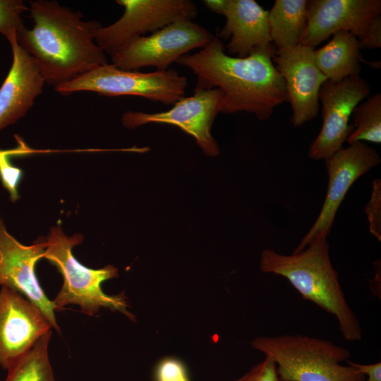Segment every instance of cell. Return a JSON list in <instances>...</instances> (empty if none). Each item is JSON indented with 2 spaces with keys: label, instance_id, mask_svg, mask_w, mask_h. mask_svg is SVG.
Masks as SVG:
<instances>
[{
  "label": "cell",
  "instance_id": "obj_2",
  "mask_svg": "<svg viewBox=\"0 0 381 381\" xmlns=\"http://www.w3.org/2000/svg\"><path fill=\"white\" fill-rule=\"evenodd\" d=\"M34 25L18 40L36 61L44 82L54 87L107 64L106 54L96 43L102 25L85 20L83 14L56 1L30 2Z\"/></svg>",
  "mask_w": 381,
  "mask_h": 381
},
{
  "label": "cell",
  "instance_id": "obj_14",
  "mask_svg": "<svg viewBox=\"0 0 381 381\" xmlns=\"http://www.w3.org/2000/svg\"><path fill=\"white\" fill-rule=\"evenodd\" d=\"M47 247L44 239L31 246L19 243L6 231L0 218V285L14 289L35 305L52 327L60 333L56 322V307L45 295L35 272L37 261L43 258Z\"/></svg>",
  "mask_w": 381,
  "mask_h": 381
},
{
  "label": "cell",
  "instance_id": "obj_9",
  "mask_svg": "<svg viewBox=\"0 0 381 381\" xmlns=\"http://www.w3.org/2000/svg\"><path fill=\"white\" fill-rule=\"evenodd\" d=\"M328 175L326 196L315 222L302 238L293 253L327 238L335 215L353 183L380 163L377 152L364 142H356L342 147L325 159Z\"/></svg>",
  "mask_w": 381,
  "mask_h": 381
},
{
  "label": "cell",
  "instance_id": "obj_22",
  "mask_svg": "<svg viewBox=\"0 0 381 381\" xmlns=\"http://www.w3.org/2000/svg\"><path fill=\"white\" fill-rule=\"evenodd\" d=\"M27 11L29 8L22 0H0V33L9 43L18 40L25 28L22 14Z\"/></svg>",
  "mask_w": 381,
  "mask_h": 381
},
{
  "label": "cell",
  "instance_id": "obj_18",
  "mask_svg": "<svg viewBox=\"0 0 381 381\" xmlns=\"http://www.w3.org/2000/svg\"><path fill=\"white\" fill-rule=\"evenodd\" d=\"M316 64L328 80L339 82L358 75L363 61L358 41L347 31L333 35L325 45L314 51Z\"/></svg>",
  "mask_w": 381,
  "mask_h": 381
},
{
  "label": "cell",
  "instance_id": "obj_4",
  "mask_svg": "<svg viewBox=\"0 0 381 381\" xmlns=\"http://www.w3.org/2000/svg\"><path fill=\"white\" fill-rule=\"evenodd\" d=\"M254 349L271 358L280 381H363L365 375L341 362L350 357L347 349L304 335L259 337Z\"/></svg>",
  "mask_w": 381,
  "mask_h": 381
},
{
  "label": "cell",
  "instance_id": "obj_6",
  "mask_svg": "<svg viewBox=\"0 0 381 381\" xmlns=\"http://www.w3.org/2000/svg\"><path fill=\"white\" fill-rule=\"evenodd\" d=\"M187 86V78L173 68L143 73L107 64L54 88L64 95L88 91L105 96L133 95L173 105L184 97Z\"/></svg>",
  "mask_w": 381,
  "mask_h": 381
},
{
  "label": "cell",
  "instance_id": "obj_25",
  "mask_svg": "<svg viewBox=\"0 0 381 381\" xmlns=\"http://www.w3.org/2000/svg\"><path fill=\"white\" fill-rule=\"evenodd\" d=\"M155 381H190L184 364L175 358L160 361L155 370Z\"/></svg>",
  "mask_w": 381,
  "mask_h": 381
},
{
  "label": "cell",
  "instance_id": "obj_24",
  "mask_svg": "<svg viewBox=\"0 0 381 381\" xmlns=\"http://www.w3.org/2000/svg\"><path fill=\"white\" fill-rule=\"evenodd\" d=\"M370 232L379 241H381V180L375 179L373 181V188L369 202L365 206Z\"/></svg>",
  "mask_w": 381,
  "mask_h": 381
},
{
  "label": "cell",
  "instance_id": "obj_19",
  "mask_svg": "<svg viewBox=\"0 0 381 381\" xmlns=\"http://www.w3.org/2000/svg\"><path fill=\"white\" fill-rule=\"evenodd\" d=\"M306 0H276L268 14L270 34L275 49L298 44L306 24Z\"/></svg>",
  "mask_w": 381,
  "mask_h": 381
},
{
  "label": "cell",
  "instance_id": "obj_13",
  "mask_svg": "<svg viewBox=\"0 0 381 381\" xmlns=\"http://www.w3.org/2000/svg\"><path fill=\"white\" fill-rule=\"evenodd\" d=\"M42 312L23 295L7 286L0 289V366L8 370L49 331Z\"/></svg>",
  "mask_w": 381,
  "mask_h": 381
},
{
  "label": "cell",
  "instance_id": "obj_15",
  "mask_svg": "<svg viewBox=\"0 0 381 381\" xmlns=\"http://www.w3.org/2000/svg\"><path fill=\"white\" fill-rule=\"evenodd\" d=\"M380 13V0L308 1L307 24L298 44L315 48L339 31L358 37Z\"/></svg>",
  "mask_w": 381,
  "mask_h": 381
},
{
  "label": "cell",
  "instance_id": "obj_28",
  "mask_svg": "<svg viewBox=\"0 0 381 381\" xmlns=\"http://www.w3.org/2000/svg\"><path fill=\"white\" fill-rule=\"evenodd\" d=\"M349 365H351L367 375L368 379L363 381H381V363L373 364H360L355 362L346 361Z\"/></svg>",
  "mask_w": 381,
  "mask_h": 381
},
{
  "label": "cell",
  "instance_id": "obj_20",
  "mask_svg": "<svg viewBox=\"0 0 381 381\" xmlns=\"http://www.w3.org/2000/svg\"><path fill=\"white\" fill-rule=\"evenodd\" d=\"M52 331L35 344L17 363L8 369L4 381H56L49 361L48 346Z\"/></svg>",
  "mask_w": 381,
  "mask_h": 381
},
{
  "label": "cell",
  "instance_id": "obj_5",
  "mask_svg": "<svg viewBox=\"0 0 381 381\" xmlns=\"http://www.w3.org/2000/svg\"><path fill=\"white\" fill-rule=\"evenodd\" d=\"M83 239V236L78 234L68 236L58 224L51 229L46 241L43 258L54 265L63 277L61 289L53 301L57 310L73 304L78 305L83 313L92 316L101 308H107L119 311L133 320L134 315L127 310L123 294L109 296L102 289V282L118 277V269L111 265L91 269L78 262L73 255V248Z\"/></svg>",
  "mask_w": 381,
  "mask_h": 381
},
{
  "label": "cell",
  "instance_id": "obj_10",
  "mask_svg": "<svg viewBox=\"0 0 381 381\" xmlns=\"http://www.w3.org/2000/svg\"><path fill=\"white\" fill-rule=\"evenodd\" d=\"M193 95L183 97L167 111L157 113L127 111L121 123L133 129L147 123H166L176 126L193 136L206 156L216 157L219 149L211 129L219 113L222 92L218 88L194 89Z\"/></svg>",
  "mask_w": 381,
  "mask_h": 381
},
{
  "label": "cell",
  "instance_id": "obj_12",
  "mask_svg": "<svg viewBox=\"0 0 381 381\" xmlns=\"http://www.w3.org/2000/svg\"><path fill=\"white\" fill-rule=\"evenodd\" d=\"M315 48L296 44L275 49L272 61L284 79L287 101L291 104V122L296 128L318 114L319 92L327 80L319 69Z\"/></svg>",
  "mask_w": 381,
  "mask_h": 381
},
{
  "label": "cell",
  "instance_id": "obj_29",
  "mask_svg": "<svg viewBox=\"0 0 381 381\" xmlns=\"http://www.w3.org/2000/svg\"><path fill=\"white\" fill-rule=\"evenodd\" d=\"M203 3L207 8L212 12L223 15L226 4V0H205L203 1Z\"/></svg>",
  "mask_w": 381,
  "mask_h": 381
},
{
  "label": "cell",
  "instance_id": "obj_16",
  "mask_svg": "<svg viewBox=\"0 0 381 381\" xmlns=\"http://www.w3.org/2000/svg\"><path fill=\"white\" fill-rule=\"evenodd\" d=\"M269 11L254 0H226L223 16L226 23L216 34L229 40L226 48L229 55L245 58L263 52H274L270 34Z\"/></svg>",
  "mask_w": 381,
  "mask_h": 381
},
{
  "label": "cell",
  "instance_id": "obj_3",
  "mask_svg": "<svg viewBox=\"0 0 381 381\" xmlns=\"http://www.w3.org/2000/svg\"><path fill=\"white\" fill-rule=\"evenodd\" d=\"M260 268L265 273L285 277L304 299L334 315L345 340L361 339L359 320L341 288L337 272L330 260L327 238L313 243L291 255H283L266 248L260 255Z\"/></svg>",
  "mask_w": 381,
  "mask_h": 381
},
{
  "label": "cell",
  "instance_id": "obj_23",
  "mask_svg": "<svg viewBox=\"0 0 381 381\" xmlns=\"http://www.w3.org/2000/svg\"><path fill=\"white\" fill-rule=\"evenodd\" d=\"M28 152V149L23 143L14 150H0V179L4 187L8 190L13 202L19 198L18 186L23 176V171L13 165L9 158L13 155H23Z\"/></svg>",
  "mask_w": 381,
  "mask_h": 381
},
{
  "label": "cell",
  "instance_id": "obj_7",
  "mask_svg": "<svg viewBox=\"0 0 381 381\" xmlns=\"http://www.w3.org/2000/svg\"><path fill=\"white\" fill-rule=\"evenodd\" d=\"M213 37L210 31L192 20H180L130 41L111 56V61L126 71L152 66L164 71L191 50L204 48Z\"/></svg>",
  "mask_w": 381,
  "mask_h": 381
},
{
  "label": "cell",
  "instance_id": "obj_1",
  "mask_svg": "<svg viewBox=\"0 0 381 381\" xmlns=\"http://www.w3.org/2000/svg\"><path fill=\"white\" fill-rule=\"evenodd\" d=\"M274 52H255L245 58L231 56L215 34L204 48L182 56L176 63L197 76L194 89L222 90L219 113L245 111L263 121L272 116L277 106L287 101L284 79L272 61Z\"/></svg>",
  "mask_w": 381,
  "mask_h": 381
},
{
  "label": "cell",
  "instance_id": "obj_27",
  "mask_svg": "<svg viewBox=\"0 0 381 381\" xmlns=\"http://www.w3.org/2000/svg\"><path fill=\"white\" fill-rule=\"evenodd\" d=\"M361 50L381 47V15L375 16L365 30L357 37Z\"/></svg>",
  "mask_w": 381,
  "mask_h": 381
},
{
  "label": "cell",
  "instance_id": "obj_11",
  "mask_svg": "<svg viewBox=\"0 0 381 381\" xmlns=\"http://www.w3.org/2000/svg\"><path fill=\"white\" fill-rule=\"evenodd\" d=\"M370 87L359 75L339 82L326 80L319 92L323 123L312 142L308 156L313 159H325L343 147L353 131L349 123L353 109L368 96Z\"/></svg>",
  "mask_w": 381,
  "mask_h": 381
},
{
  "label": "cell",
  "instance_id": "obj_26",
  "mask_svg": "<svg viewBox=\"0 0 381 381\" xmlns=\"http://www.w3.org/2000/svg\"><path fill=\"white\" fill-rule=\"evenodd\" d=\"M235 381H280L274 361L266 356L265 358L253 366Z\"/></svg>",
  "mask_w": 381,
  "mask_h": 381
},
{
  "label": "cell",
  "instance_id": "obj_21",
  "mask_svg": "<svg viewBox=\"0 0 381 381\" xmlns=\"http://www.w3.org/2000/svg\"><path fill=\"white\" fill-rule=\"evenodd\" d=\"M353 131L346 141L381 143V94L377 92L358 104L352 113Z\"/></svg>",
  "mask_w": 381,
  "mask_h": 381
},
{
  "label": "cell",
  "instance_id": "obj_17",
  "mask_svg": "<svg viewBox=\"0 0 381 381\" xmlns=\"http://www.w3.org/2000/svg\"><path fill=\"white\" fill-rule=\"evenodd\" d=\"M10 44L13 62L0 87V130L26 114L45 83L36 61L18 40Z\"/></svg>",
  "mask_w": 381,
  "mask_h": 381
},
{
  "label": "cell",
  "instance_id": "obj_8",
  "mask_svg": "<svg viewBox=\"0 0 381 381\" xmlns=\"http://www.w3.org/2000/svg\"><path fill=\"white\" fill-rule=\"evenodd\" d=\"M124 13L114 23L102 27L96 43L105 53L112 55L130 41L153 33L176 21L193 20L196 5L190 0H117Z\"/></svg>",
  "mask_w": 381,
  "mask_h": 381
}]
</instances>
